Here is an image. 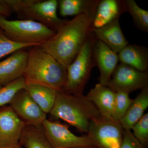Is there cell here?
<instances>
[{"label":"cell","instance_id":"obj_1","mask_svg":"<svg viewBox=\"0 0 148 148\" xmlns=\"http://www.w3.org/2000/svg\"><path fill=\"white\" fill-rule=\"evenodd\" d=\"M93 20L84 14L67 19L53 36L40 46L66 69L77 57L92 32Z\"/></svg>","mask_w":148,"mask_h":148},{"label":"cell","instance_id":"obj_2","mask_svg":"<svg viewBox=\"0 0 148 148\" xmlns=\"http://www.w3.org/2000/svg\"><path fill=\"white\" fill-rule=\"evenodd\" d=\"M31 48L23 76L26 83L39 84L62 91L67 80V69L40 46Z\"/></svg>","mask_w":148,"mask_h":148},{"label":"cell","instance_id":"obj_3","mask_svg":"<svg viewBox=\"0 0 148 148\" xmlns=\"http://www.w3.org/2000/svg\"><path fill=\"white\" fill-rule=\"evenodd\" d=\"M49 114L63 120L79 131L87 133L90 123L101 118L96 106L86 95L57 91L54 106Z\"/></svg>","mask_w":148,"mask_h":148},{"label":"cell","instance_id":"obj_4","mask_svg":"<svg viewBox=\"0 0 148 148\" xmlns=\"http://www.w3.org/2000/svg\"><path fill=\"white\" fill-rule=\"evenodd\" d=\"M16 14L18 19L30 20L43 24L56 31L67 19H61L57 14V0H0Z\"/></svg>","mask_w":148,"mask_h":148},{"label":"cell","instance_id":"obj_5","mask_svg":"<svg viewBox=\"0 0 148 148\" xmlns=\"http://www.w3.org/2000/svg\"><path fill=\"white\" fill-rule=\"evenodd\" d=\"M0 28L8 38L22 44L40 45L53 36L55 31L36 21L9 20L0 14Z\"/></svg>","mask_w":148,"mask_h":148},{"label":"cell","instance_id":"obj_6","mask_svg":"<svg viewBox=\"0 0 148 148\" xmlns=\"http://www.w3.org/2000/svg\"><path fill=\"white\" fill-rule=\"evenodd\" d=\"M96 40L92 30L79 53L66 68L67 80L61 91L75 95L83 94L91 71L95 66L92 58V48Z\"/></svg>","mask_w":148,"mask_h":148},{"label":"cell","instance_id":"obj_7","mask_svg":"<svg viewBox=\"0 0 148 148\" xmlns=\"http://www.w3.org/2000/svg\"><path fill=\"white\" fill-rule=\"evenodd\" d=\"M87 135L97 148H119L123 137L120 122L101 117L90 123Z\"/></svg>","mask_w":148,"mask_h":148},{"label":"cell","instance_id":"obj_8","mask_svg":"<svg viewBox=\"0 0 148 148\" xmlns=\"http://www.w3.org/2000/svg\"><path fill=\"white\" fill-rule=\"evenodd\" d=\"M41 125L48 139L54 148L94 146L88 135L77 136L69 129L67 125L47 119Z\"/></svg>","mask_w":148,"mask_h":148},{"label":"cell","instance_id":"obj_9","mask_svg":"<svg viewBox=\"0 0 148 148\" xmlns=\"http://www.w3.org/2000/svg\"><path fill=\"white\" fill-rule=\"evenodd\" d=\"M148 86V71L141 72L121 63L117 65L107 86L115 92L130 93Z\"/></svg>","mask_w":148,"mask_h":148},{"label":"cell","instance_id":"obj_10","mask_svg":"<svg viewBox=\"0 0 148 148\" xmlns=\"http://www.w3.org/2000/svg\"><path fill=\"white\" fill-rule=\"evenodd\" d=\"M10 105L25 124L41 125L47 119V114L40 108L25 88L15 94Z\"/></svg>","mask_w":148,"mask_h":148},{"label":"cell","instance_id":"obj_11","mask_svg":"<svg viewBox=\"0 0 148 148\" xmlns=\"http://www.w3.org/2000/svg\"><path fill=\"white\" fill-rule=\"evenodd\" d=\"M25 123L10 105L0 108V147L19 143Z\"/></svg>","mask_w":148,"mask_h":148},{"label":"cell","instance_id":"obj_12","mask_svg":"<svg viewBox=\"0 0 148 148\" xmlns=\"http://www.w3.org/2000/svg\"><path fill=\"white\" fill-rule=\"evenodd\" d=\"M92 58L100 71L99 83L108 86L119 61L118 54L101 41L96 40L92 47Z\"/></svg>","mask_w":148,"mask_h":148},{"label":"cell","instance_id":"obj_13","mask_svg":"<svg viewBox=\"0 0 148 148\" xmlns=\"http://www.w3.org/2000/svg\"><path fill=\"white\" fill-rule=\"evenodd\" d=\"M28 56V51L21 49L0 61V87L23 76L27 67Z\"/></svg>","mask_w":148,"mask_h":148},{"label":"cell","instance_id":"obj_14","mask_svg":"<svg viewBox=\"0 0 148 148\" xmlns=\"http://www.w3.org/2000/svg\"><path fill=\"white\" fill-rule=\"evenodd\" d=\"M92 32L96 40L101 41L117 53L129 45L122 31L119 18L101 28H93Z\"/></svg>","mask_w":148,"mask_h":148},{"label":"cell","instance_id":"obj_15","mask_svg":"<svg viewBox=\"0 0 148 148\" xmlns=\"http://www.w3.org/2000/svg\"><path fill=\"white\" fill-rule=\"evenodd\" d=\"M86 96L96 106L101 116L112 119L115 101V91L107 86L98 83Z\"/></svg>","mask_w":148,"mask_h":148},{"label":"cell","instance_id":"obj_16","mask_svg":"<svg viewBox=\"0 0 148 148\" xmlns=\"http://www.w3.org/2000/svg\"><path fill=\"white\" fill-rule=\"evenodd\" d=\"M125 1L103 0L98 4L92 27L94 29L101 28L117 18L126 12Z\"/></svg>","mask_w":148,"mask_h":148},{"label":"cell","instance_id":"obj_17","mask_svg":"<svg viewBox=\"0 0 148 148\" xmlns=\"http://www.w3.org/2000/svg\"><path fill=\"white\" fill-rule=\"evenodd\" d=\"M100 1L99 0H59V13L64 17L84 14L93 20Z\"/></svg>","mask_w":148,"mask_h":148},{"label":"cell","instance_id":"obj_18","mask_svg":"<svg viewBox=\"0 0 148 148\" xmlns=\"http://www.w3.org/2000/svg\"><path fill=\"white\" fill-rule=\"evenodd\" d=\"M119 60L141 72L147 71L148 48L138 45H128L119 53Z\"/></svg>","mask_w":148,"mask_h":148},{"label":"cell","instance_id":"obj_19","mask_svg":"<svg viewBox=\"0 0 148 148\" xmlns=\"http://www.w3.org/2000/svg\"><path fill=\"white\" fill-rule=\"evenodd\" d=\"M148 107V86L141 92L130 106L120 123L123 130H131L132 127L143 116Z\"/></svg>","mask_w":148,"mask_h":148},{"label":"cell","instance_id":"obj_20","mask_svg":"<svg viewBox=\"0 0 148 148\" xmlns=\"http://www.w3.org/2000/svg\"><path fill=\"white\" fill-rule=\"evenodd\" d=\"M24 88L42 110L49 114L54 106L58 91L36 83H26Z\"/></svg>","mask_w":148,"mask_h":148},{"label":"cell","instance_id":"obj_21","mask_svg":"<svg viewBox=\"0 0 148 148\" xmlns=\"http://www.w3.org/2000/svg\"><path fill=\"white\" fill-rule=\"evenodd\" d=\"M19 143L25 148H54L45 135L41 125L26 124Z\"/></svg>","mask_w":148,"mask_h":148},{"label":"cell","instance_id":"obj_22","mask_svg":"<svg viewBox=\"0 0 148 148\" xmlns=\"http://www.w3.org/2000/svg\"><path fill=\"white\" fill-rule=\"evenodd\" d=\"M126 11L131 16L136 27L146 33L148 32V11L140 8L134 0L125 1Z\"/></svg>","mask_w":148,"mask_h":148},{"label":"cell","instance_id":"obj_23","mask_svg":"<svg viewBox=\"0 0 148 148\" xmlns=\"http://www.w3.org/2000/svg\"><path fill=\"white\" fill-rule=\"evenodd\" d=\"M26 82L23 76L0 88V108L10 104L15 94L25 88Z\"/></svg>","mask_w":148,"mask_h":148},{"label":"cell","instance_id":"obj_24","mask_svg":"<svg viewBox=\"0 0 148 148\" xmlns=\"http://www.w3.org/2000/svg\"><path fill=\"white\" fill-rule=\"evenodd\" d=\"M133 100L130 98L129 93L119 91L116 92L115 101L112 119L114 121L120 122L126 113Z\"/></svg>","mask_w":148,"mask_h":148},{"label":"cell","instance_id":"obj_25","mask_svg":"<svg viewBox=\"0 0 148 148\" xmlns=\"http://www.w3.org/2000/svg\"><path fill=\"white\" fill-rule=\"evenodd\" d=\"M134 137L144 148L148 147V113H147L132 127Z\"/></svg>","mask_w":148,"mask_h":148},{"label":"cell","instance_id":"obj_26","mask_svg":"<svg viewBox=\"0 0 148 148\" xmlns=\"http://www.w3.org/2000/svg\"><path fill=\"white\" fill-rule=\"evenodd\" d=\"M34 46H35L14 42L6 36L2 29L0 28V59L18 49Z\"/></svg>","mask_w":148,"mask_h":148},{"label":"cell","instance_id":"obj_27","mask_svg":"<svg viewBox=\"0 0 148 148\" xmlns=\"http://www.w3.org/2000/svg\"><path fill=\"white\" fill-rule=\"evenodd\" d=\"M119 148H144L130 130H123V137Z\"/></svg>","mask_w":148,"mask_h":148},{"label":"cell","instance_id":"obj_28","mask_svg":"<svg viewBox=\"0 0 148 148\" xmlns=\"http://www.w3.org/2000/svg\"><path fill=\"white\" fill-rule=\"evenodd\" d=\"M11 11L5 5L0 2V14L8 17L12 14Z\"/></svg>","mask_w":148,"mask_h":148},{"label":"cell","instance_id":"obj_29","mask_svg":"<svg viewBox=\"0 0 148 148\" xmlns=\"http://www.w3.org/2000/svg\"><path fill=\"white\" fill-rule=\"evenodd\" d=\"M0 148H21V146L19 143H18L15 144V145H13L8 146V147H0Z\"/></svg>","mask_w":148,"mask_h":148},{"label":"cell","instance_id":"obj_30","mask_svg":"<svg viewBox=\"0 0 148 148\" xmlns=\"http://www.w3.org/2000/svg\"><path fill=\"white\" fill-rule=\"evenodd\" d=\"M72 148H97L94 146H85V147H74Z\"/></svg>","mask_w":148,"mask_h":148}]
</instances>
